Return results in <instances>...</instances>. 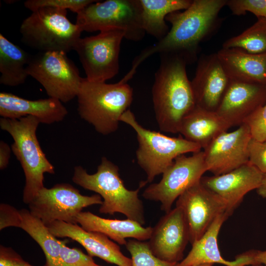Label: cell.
Masks as SVG:
<instances>
[{"label":"cell","instance_id":"1","mask_svg":"<svg viewBox=\"0 0 266 266\" xmlns=\"http://www.w3.org/2000/svg\"><path fill=\"white\" fill-rule=\"evenodd\" d=\"M227 0H193L183 11H176L166 18L171 26L167 34L153 46L143 50L134 59L129 74L133 76L138 66L156 53L178 55L187 63L194 62L198 48L220 26L219 13Z\"/></svg>","mask_w":266,"mask_h":266},{"label":"cell","instance_id":"2","mask_svg":"<svg viewBox=\"0 0 266 266\" xmlns=\"http://www.w3.org/2000/svg\"><path fill=\"white\" fill-rule=\"evenodd\" d=\"M187 64L178 55L161 54L152 95L156 121L166 133H179L183 119L196 105Z\"/></svg>","mask_w":266,"mask_h":266},{"label":"cell","instance_id":"3","mask_svg":"<svg viewBox=\"0 0 266 266\" xmlns=\"http://www.w3.org/2000/svg\"><path fill=\"white\" fill-rule=\"evenodd\" d=\"M72 179L74 183L102 198L100 213H122L142 226L145 224L144 206L138 193L146 181L141 182L136 190L128 189L120 176L118 166L104 157L94 174H89L81 166H75Z\"/></svg>","mask_w":266,"mask_h":266},{"label":"cell","instance_id":"4","mask_svg":"<svg viewBox=\"0 0 266 266\" xmlns=\"http://www.w3.org/2000/svg\"><path fill=\"white\" fill-rule=\"evenodd\" d=\"M80 117L103 135L116 132L122 115L129 109L133 91L127 83L92 82L83 78L77 96Z\"/></svg>","mask_w":266,"mask_h":266},{"label":"cell","instance_id":"5","mask_svg":"<svg viewBox=\"0 0 266 266\" xmlns=\"http://www.w3.org/2000/svg\"><path fill=\"white\" fill-rule=\"evenodd\" d=\"M39 123L36 118L31 116L18 119H0L1 130L8 132L13 138L11 150L25 174L23 201L27 204L44 187V173H55L54 166L47 159L36 136Z\"/></svg>","mask_w":266,"mask_h":266},{"label":"cell","instance_id":"6","mask_svg":"<svg viewBox=\"0 0 266 266\" xmlns=\"http://www.w3.org/2000/svg\"><path fill=\"white\" fill-rule=\"evenodd\" d=\"M21 40L38 52L68 53L73 50L82 31L67 17V10L44 7L33 11L22 22Z\"/></svg>","mask_w":266,"mask_h":266},{"label":"cell","instance_id":"7","mask_svg":"<svg viewBox=\"0 0 266 266\" xmlns=\"http://www.w3.org/2000/svg\"><path fill=\"white\" fill-rule=\"evenodd\" d=\"M120 122L131 126L136 134L138 147L136 158L146 174L147 183L163 174L178 156L201 151L199 145L182 136L169 137L143 127L129 109L122 115Z\"/></svg>","mask_w":266,"mask_h":266},{"label":"cell","instance_id":"8","mask_svg":"<svg viewBox=\"0 0 266 266\" xmlns=\"http://www.w3.org/2000/svg\"><path fill=\"white\" fill-rule=\"evenodd\" d=\"M75 24L82 32L121 30L125 38L133 41L142 39L146 33L139 0H97L77 14Z\"/></svg>","mask_w":266,"mask_h":266},{"label":"cell","instance_id":"9","mask_svg":"<svg viewBox=\"0 0 266 266\" xmlns=\"http://www.w3.org/2000/svg\"><path fill=\"white\" fill-rule=\"evenodd\" d=\"M29 75L38 81L50 98L67 102L76 97L84 78L63 52H38L27 66Z\"/></svg>","mask_w":266,"mask_h":266},{"label":"cell","instance_id":"10","mask_svg":"<svg viewBox=\"0 0 266 266\" xmlns=\"http://www.w3.org/2000/svg\"><path fill=\"white\" fill-rule=\"evenodd\" d=\"M124 38V31L108 29L78 40L73 50L79 56L88 80L105 82L118 74L121 44Z\"/></svg>","mask_w":266,"mask_h":266},{"label":"cell","instance_id":"11","mask_svg":"<svg viewBox=\"0 0 266 266\" xmlns=\"http://www.w3.org/2000/svg\"><path fill=\"white\" fill-rule=\"evenodd\" d=\"M102 203L98 194L84 196L71 184L60 183L40 189L28 206L31 213L48 226L56 221L77 224V216L83 208Z\"/></svg>","mask_w":266,"mask_h":266},{"label":"cell","instance_id":"12","mask_svg":"<svg viewBox=\"0 0 266 266\" xmlns=\"http://www.w3.org/2000/svg\"><path fill=\"white\" fill-rule=\"evenodd\" d=\"M206 171L203 151L189 157L179 156L164 172L160 182L149 185L142 196L146 200L160 202L161 209L167 213L178 198L199 182Z\"/></svg>","mask_w":266,"mask_h":266},{"label":"cell","instance_id":"13","mask_svg":"<svg viewBox=\"0 0 266 266\" xmlns=\"http://www.w3.org/2000/svg\"><path fill=\"white\" fill-rule=\"evenodd\" d=\"M176 206L183 211L191 244L202 236L219 215L226 213L227 208L226 202L200 181L178 198Z\"/></svg>","mask_w":266,"mask_h":266},{"label":"cell","instance_id":"14","mask_svg":"<svg viewBox=\"0 0 266 266\" xmlns=\"http://www.w3.org/2000/svg\"><path fill=\"white\" fill-rule=\"evenodd\" d=\"M252 136L245 124L215 138L203 152L207 171L214 175L231 171L249 162L248 145Z\"/></svg>","mask_w":266,"mask_h":266},{"label":"cell","instance_id":"15","mask_svg":"<svg viewBox=\"0 0 266 266\" xmlns=\"http://www.w3.org/2000/svg\"><path fill=\"white\" fill-rule=\"evenodd\" d=\"M148 242L153 254L159 259L179 263L190 240L188 225L182 209L177 206L162 217L153 227Z\"/></svg>","mask_w":266,"mask_h":266},{"label":"cell","instance_id":"16","mask_svg":"<svg viewBox=\"0 0 266 266\" xmlns=\"http://www.w3.org/2000/svg\"><path fill=\"white\" fill-rule=\"evenodd\" d=\"M263 178L264 174L249 162L226 173L202 176L200 182L226 202L229 217L248 193L258 189Z\"/></svg>","mask_w":266,"mask_h":266},{"label":"cell","instance_id":"17","mask_svg":"<svg viewBox=\"0 0 266 266\" xmlns=\"http://www.w3.org/2000/svg\"><path fill=\"white\" fill-rule=\"evenodd\" d=\"M230 82L216 53L202 55L191 81L196 105L216 111Z\"/></svg>","mask_w":266,"mask_h":266},{"label":"cell","instance_id":"18","mask_svg":"<svg viewBox=\"0 0 266 266\" xmlns=\"http://www.w3.org/2000/svg\"><path fill=\"white\" fill-rule=\"evenodd\" d=\"M266 103V85L231 80L216 111L231 127Z\"/></svg>","mask_w":266,"mask_h":266},{"label":"cell","instance_id":"19","mask_svg":"<svg viewBox=\"0 0 266 266\" xmlns=\"http://www.w3.org/2000/svg\"><path fill=\"white\" fill-rule=\"evenodd\" d=\"M47 227L56 237H68L76 241L88 254L118 266H132V261L124 255L119 246L100 233L87 231L78 224L56 221Z\"/></svg>","mask_w":266,"mask_h":266},{"label":"cell","instance_id":"20","mask_svg":"<svg viewBox=\"0 0 266 266\" xmlns=\"http://www.w3.org/2000/svg\"><path fill=\"white\" fill-rule=\"evenodd\" d=\"M229 217L226 213L219 215L198 240L192 244L188 255L178 266H194L200 264H218L225 266H254L253 250L237 255L233 261L224 259L218 245V236L221 226Z\"/></svg>","mask_w":266,"mask_h":266},{"label":"cell","instance_id":"21","mask_svg":"<svg viewBox=\"0 0 266 266\" xmlns=\"http://www.w3.org/2000/svg\"><path fill=\"white\" fill-rule=\"evenodd\" d=\"M67 113L62 102L54 98L29 100L10 93H0L1 118L18 119L31 116L36 118L40 123L51 124L62 121Z\"/></svg>","mask_w":266,"mask_h":266},{"label":"cell","instance_id":"22","mask_svg":"<svg viewBox=\"0 0 266 266\" xmlns=\"http://www.w3.org/2000/svg\"><path fill=\"white\" fill-rule=\"evenodd\" d=\"M216 53L231 80L266 85V54H251L237 48H222Z\"/></svg>","mask_w":266,"mask_h":266},{"label":"cell","instance_id":"23","mask_svg":"<svg viewBox=\"0 0 266 266\" xmlns=\"http://www.w3.org/2000/svg\"><path fill=\"white\" fill-rule=\"evenodd\" d=\"M76 223L87 231L104 234L122 245L127 244L128 238L143 241L149 240L153 230V227H144L129 219H106L90 211H81L77 216Z\"/></svg>","mask_w":266,"mask_h":266},{"label":"cell","instance_id":"24","mask_svg":"<svg viewBox=\"0 0 266 266\" xmlns=\"http://www.w3.org/2000/svg\"><path fill=\"white\" fill-rule=\"evenodd\" d=\"M230 128L216 111L195 105L183 119L179 133L187 140L204 149L215 138Z\"/></svg>","mask_w":266,"mask_h":266},{"label":"cell","instance_id":"25","mask_svg":"<svg viewBox=\"0 0 266 266\" xmlns=\"http://www.w3.org/2000/svg\"><path fill=\"white\" fill-rule=\"evenodd\" d=\"M139 2L144 31L159 40L169 31L166 17L172 12L187 9L192 0H139Z\"/></svg>","mask_w":266,"mask_h":266},{"label":"cell","instance_id":"26","mask_svg":"<svg viewBox=\"0 0 266 266\" xmlns=\"http://www.w3.org/2000/svg\"><path fill=\"white\" fill-rule=\"evenodd\" d=\"M31 56L0 34V83L8 86L23 84L28 76Z\"/></svg>","mask_w":266,"mask_h":266},{"label":"cell","instance_id":"27","mask_svg":"<svg viewBox=\"0 0 266 266\" xmlns=\"http://www.w3.org/2000/svg\"><path fill=\"white\" fill-rule=\"evenodd\" d=\"M21 222L19 228L28 233L42 250L47 266H57L62 245L65 240L57 238L39 218L33 215L29 210H19Z\"/></svg>","mask_w":266,"mask_h":266},{"label":"cell","instance_id":"28","mask_svg":"<svg viewBox=\"0 0 266 266\" xmlns=\"http://www.w3.org/2000/svg\"><path fill=\"white\" fill-rule=\"evenodd\" d=\"M222 48H239L253 54H266V19L258 18L242 33L226 40Z\"/></svg>","mask_w":266,"mask_h":266},{"label":"cell","instance_id":"29","mask_svg":"<svg viewBox=\"0 0 266 266\" xmlns=\"http://www.w3.org/2000/svg\"><path fill=\"white\" fill-rule=\"evenodd\" d=\"M131 255L132 266H178V263L162 260L155 256L146 241L131 239L125 245Z\"/></svg>","mask_w":266,"mask_h":266},{"label":"cell","instance_id":"30","mask_svg":"<svg viewBox=\"0 0 266 266\" xmlns=\"http://www.w3.org/2000/svg\"><path fill=\"white\" fill-rule=\"evenodd\" d=\"M68 242L65 239L62 245L57 266H102L96 263L93 257L80 249L68 247Z\"/></svg>","mask_w":266,"mask_h":266},{"label":"cell","instance_id":"31","mask_svg":"<svg viewBox=\"0 0 266 266\" xmlns=\"http://www.w3.org/2000/svg\"><path fill=\"white\" fill-rule=\"evenodd\" d=\"M93 0H28L24 2L25 7L33 11L39 8L50 7L69 9L77 14L89 4L96 2Z\"/></svg>","mask_w":266,"mask_h":266},{"label":"cell","instance_id":"32","mask_svg":"<svg viewBox=\"0 0 266 266\" xmlns=\"http://www.w3.org/2000/svg\"><path fill=\"white\" fill-rule=\"evenodd\" d=\"M226 6L234 15L239 16L250 12L257 18L266 19V0H227Z\"/></svg>","mask_w":266,"mask_h":266},{"label":"cell","instance_id":"33","mask_svg":"<svg viewBox=\"0 0 266 266\" xmlns=\"http://www.w3.org/2000/svg\"><path fill=\"white\" fill-rule=\"evenodd\" d=\"M250 131L252 138L259 141L266 140V103L260 107L244 121Z\"/></svg>","mask_w":266,"mask_h":266},{"label":"cell","instance_id":"34","mask_svg":"<svg viewBox=\"0 0 266 266\" xmlns=\"http://www.w3.org/2000/svg\"><path fill=\"white\" fill-rule=\"evenodd\" d=\"M249 162L264 174H266V140L253 139L248 145Z\"/></svg>","mask_w":266,"mask_h":266},{"label":"cell","instance_id":"35","mask_svg":"<svg viewBox=\"0 0 266 266\" xmlns=\"http://www.w3.org/2000/svg\"><path fill=\"white\" fill-rule=\"evenodd\" d=\"M21 222L19 210L4 203L0 205V230L8 227L19 228Z\"/></svg>","mask_w":266,"mask_h":266},{"label":"cell","instance_id":"36","mask_svg":"<svg viewBox=\"0 0 266 266\" xmlns=\"http://www.w3.org/2000/svg\"><path fill=\"white\" fill-rule=\"evenodd\" d=\"M0 266H34L24 260L11 247L0 245ZM42 266H47L45 264Z\"/></svg>","mask_w":266,"mask_h":266},{"label":"cell","instance_id":"37","mask_svg":"<svg viewBox=\"0 0 266 266\" xmlns=\"http://www.w3.org/2000/svg\"><path fill=\"white\" fill-rule=\"evenodd\" d=\"M11 148L3 141L0 142V169H4L7 167L10 157Z\"/></svg>","mask_w":266,"mask_h":266},{"label":"cell","instance_id":"38","mask_svg":"<svg viewBox=\"0 0 266 266\" xmlns=\"http://www.w3.org/2000/svg\"><path fill=\"white\" fill-rule=\"evenodd\" d=\"M254 262L255 266L260 265L266 266V250H254Z\"/></svg>","mask_w":266,"mask_h":266},{"label":"cell","instance_id":"39","mask_svg":"<svg viewBox=\"0 0 266 266\" xmlns=\"http://www.w3.org/2000/svg\"><path fill=\"white\" fill-rule=\"evenodd\" d=\"M257 191L259 196L263 198H266V174H264L262 184Z\"/></svg>","mask_w":266,"mask_h":266},{"label":"cell","instance_id":"40","mask_svg":"<svg viewBox=\"0 0 266 266\" xmlns=\"http://www.w3.org/2000/svg\"><path fill=\"white\" fill-rule=\"evenodd\" d=\"M213 266L212 264H200V265H196L194 266Z\"/></svg>","mask_w":266,"mask_h":266},{"label":"cell","instance_id":"41","mask_svg":"<svg viewBox=\"0 0 266 266\" xmlns=\"http://www.w3.org/2000/svg\"><path fill=\"white\" fill-rule=\"evenodd\" d=\"M264 266L262 265H258V266Z\"/></svg>","mask_w":266,"mask_h":266},{"label":"cell","instance_id":"42","mask_svg":"<svg viewBox=\"0 0 266 266\" xmlns=\"http://www.w3.org/2000/svg\"></svg>","mask_w":266,"mask_h":266}]
</instances>
